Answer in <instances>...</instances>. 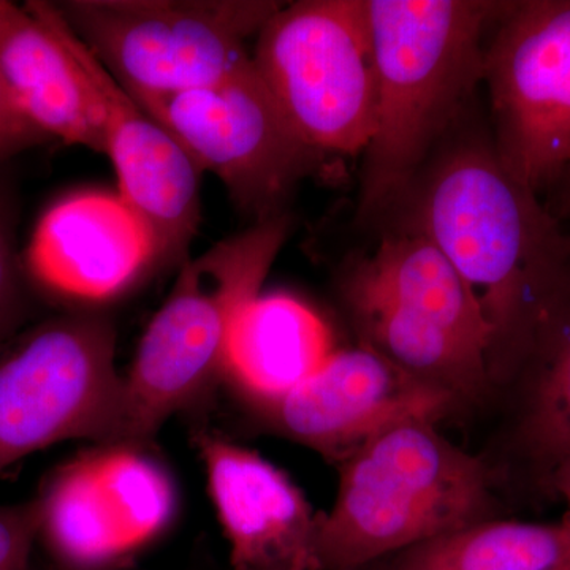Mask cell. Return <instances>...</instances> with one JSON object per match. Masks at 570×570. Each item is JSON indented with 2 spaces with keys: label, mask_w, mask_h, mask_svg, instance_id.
Segmentation results:
<instances>
[{
  "label": "cell",
  "mask_w": 570,
  "mask_h": 570,
  "mask_svg": "<svg viewBox=\"0 0 570 570\" xmlns=\"http://www.w3.org/2000/svg\"><path fill=\"white\" fill-rule=\"evenodd\" d=\"M217 519L230 546L232 570H321V513L287 474L213 431H195Z\"/></svg>",
  "instance_id": "obj_14"
},
{
  "label": "cell",
  "mask_w": 570,
  "mask_h": 570,
  "mask_svg": "<svg viewBox=\"0 0 570 570\" xmlns=\"http://www.w3.org/2000/svg\"><path fill=\"white\" fill-rule=\"evenodd\" d=\"M551 487L560 494L566 504V515L562 521L570 527V459L562 461L550 471Z\"/></svg>",
  "instance_id": "obj_24"
},
{
  "label": "cell",
  "mask_w": 570,
  "mask_h": 570,
  "mask_svg": "<svg viewBox=\"0 0 570 570\" xmlns=\"http://www.w3.org/2000/svg\"><path fill=\"white\" fill-rule=\"evenodd\" d=\"M26 279L9 202L0 194V346L13 335L24 317Z\"/></svg>",
  "instance_id": "obj_21"
},
{
  "label": "cell",
  "mask_w": 570,
  "mask_h": 570,
  "mask_svg": "<svg viewBox=\"0 0 570 570\" xmlns=\"http://www.w3.org/2000/svg\"><path fill=\"white\" fill-rule=\"evenodd\" d=\"M352 570H389V558L387 560L377 561L374 562V564H367L363 566V568Z\"/></svg>",
  "instance_id": "obj_26"
},
{
  "label": "cell",
  "mask_w": 570,
  "mask_h": 570,
  "mask_svg": "<svg viewBox=\"0 0 570 570\" xmlns=\"http://www.w3.org/2000/svg\"><path fill=\"white\" fill-rule=\"evenodd\" d=\"M550 195V204H547L550 212L553 213L562 224H564V220H570V168L564 178L561 179V183L558 184L557 189Z\"/></svg>",
  "instance_id": "obj_25"
},
{
  "label": "cell",
  "mask_w": 570,
  "mask_h": 570,
  "mask_svg": "<svg viewBox=\"0 0 570 570\" xmlns=\"http://www.w3.org/2000/svg\"><path fill=\"white\" fill-rule=\"evenodd\" d=\"M141 445L97 444L48 479L37 498L39 535L62 564L75 570L115 568L174 520V480Z\"/></svg>",
  "instance_id": "obj_10"
},
{
  "label": "cell",
  "mask_w": 570,
  "mask_h": 570,
  "mask_svg": "<svg viewBox=\"0 0 570 570\" xmlns=\"http://www.w3.org/2000/svg\"><path fill=\"white\" fill-rule=\"evenodd\" d=\"M490 135L510 174L542 198L570 168V0H515L487 41Z\"/></svg>",
  "instance_id": "obj_9"
},
{
  "label": "cell",
  "mask_w": 570,
  "mask_h": 570,
  "mask_svg": "<svg viewBox=\"0 0 570 570\" xmlns=\"http://www.w3.org/2000/svg\"><path fill=\"white\" fill-rule=\"evenodd\" d=\"M335 351L317 311L285 292H262L232 330L224 381L250 403H268L313 376Z\"/></svg>",
  "instance_id": "obj_17"
},
{
  "label": "cell",
  "mask_w": 570,
  "mask_h": 570,
  "mask_svg": "<svg viewBox=\"0 0 570 570\" xmlns=\"http://www.w3.org/2000/svg\"><path fill=\"white\" fill-rule=\"evenodd\" d=\"M73 439L129 442L115 326L92 309L43 322L0 358V472Z\"/></svg>",
  "instance_id": "obj_5"
},
{
  "label": "cell",
  "mask_w": 570,
  "mask_h": 570,
  "mask_svg": "<svg viewBox=\"0 0 570 570\" xmlns=\"http://www.w3.org/2000/svg\"><path fill=\"white\" fill-rule=\"evenodd\" d=\"M570 564V527L490 519L389 558V570H553Z\"/></svg>",
  "instance_id": "obj_19"
},
{
  "label": "cell",
  "mask_w": 570,
  "mask_h": 570,
  "mask_svg": "<svg viewBox=\"0 0 570 570\" xmlns=\"http://www.w3.org/2000/svg\"><path fill=\"white\" fill-rule=\"evenodd\" d=\"M510 2L366 0L377 78L376 129L362 154L358 216L411 189L483 82L487 41Z\"/></svg>",
  "instance_id": "obj_2"
},
{
  "label": "cell",
  "mask_w": 570,
  "mask_h": 570,
  "mask_svg": "<svg viewBox=\"0 0 570 570\" xmlns=\"http://www.w3.org/2000/svg\"><path fill=\"white\" fill-rule=\"evenodd\" d=\"M392 209L459 269L491 330V377L519 371L570 281V232L499 159L490 135L450 137Z\"/></svg>",
  "instance_id": "obj_1"
},
{
  "label": "cell",
  "mask_w": 570,
  "mask_h": 570,
  "mask_svg": "<svg viewBox=\"0 0 570 570\" xmlns=\"http://www.w3.org/2000/svg\"><path fill=\"white\" fill-rule=\"evenodd\" d=\"M39 530L37 499L24 504L0 505V570H28Z\"/></svg>",
  "instance_id": "obj_22"
},
{
  "label": "cell",
  "mask_w": 570,
  "mask_h": 570,
  "mask_svg": "<svg viewBox=\"0 0 570 570\" xmlns=\"http://www.w3.org/2000/svg\"><path fill=\"white\" fill-rule=\"evenodd\" d=\"M28 279L52 298L96 309L160 269L148 225L119 194L86 190L51 205L22 254Z\"/></svg>",
  "instance_id": "obj_13"
},
{
  "label": "cell",
  "mask_w": 570,
  "mask_h": 570,
  "mask_svg": "<svg viewBox=\"0 0 570 570\" xmlns=\"http://www.w3.org/2000/svg\"><path fill=\"white\" fill-rule=\"evenodd\" d=\"M71 31L126 92H183L249 66L269 0H66Z\"/></svg>",
  "instance_id": "obj_7"
},
{
  "label": "cell",
  "mask_w": 570,
  "mask_h": 570,
  "mask_svg": "<svg viewBox=\"0 0 570 570\" xmlns=\"http://www.w3.org/2000/svg\"><path fill=\"white\" fill-rule=\"evenodd\" d=\"M73 56L96 100L118 194L148 225L160 269L181 266L202 223L197 170L181 145L135 102L71 31L52 2L26 3Z\"/></svg>",
  "instance_id": "obj_11"
},
{
  "label": "cell",
  "mask_w": 570,
  "mask_h": 570,
  "mask_svg": "<svg viewBox=\"0 0 570 570\" xmlns=\"http://www.w3.org/2000/svg\"><path fill=\"white\" fill-rule=\"evenodd\" d=\"M343 294L360 341L409 376L445 393L455 404L479 400L489 387L493 377L483 348L376 296Z\"/></svg>",
  "instance_id": "obj_18"
},
{
  "label": "cell",
  "mask_w": 570,
  "mask_h": 570,
  "mask_svg": "<svg viewBox=\"0 0 570 570\" xmlns=\"http://www.w3.org/2000/svg\"><path fill=\"white\" fill-rule=\"evenodd\" d=\"M335 505L318 520L321 570H352L493 519L489 466L412 417L337 464Z\"/></svg>",
  "instance_id": "obj_3"
},
{
  "label": "cell",
  "mask_w": 570,
  "mask_h": 570,
  "mask_svg": "<svg viewBox=\"0 0 570 570\" xmlns=\"http://www.w3.org/2000/svg\"><path fill=\"white\" fill-rule=\"evenodd\" d=\"M0 78L51 140L105 154L99 110L73 56L28 7L0 0Z\"/></svg>",
  "instance_id": "obj_15"
},
{
  "label": "cell",
  "mask_w": 570,
  "mask_h": 570,
  "mask_svg": "<svg viewBox=\"0 0 570 570\" xmlns=\"http://www.w3.org/2000/svg\"><path fill=\"white\" fill-rule=\"evenodd\" d=\"M553 570H570V564L562 566V568L553 569Z\"/></svg>",
  "instance_id": "obj_27"
},
{
  "label": "cell",
  "mask_w": 570,
  "mask_h": 570,
  "mask_svg": "<svg viewBox=\"0 0 570 570\" xmlns=\"http://www.w3.org/2000/svg\"><path fill=\"white\" fill-rule=\"evenodd\" d=\"M127 94L254 223L285 213L292 190L325 159L295 132L253 61L205 88Z\"/></svg>",
  "instance_id": "obj_8"
},
{
  "label": "cell",
  "mask_w": 570,
  "mask_h": 570,
  "mask_svg": "<svg viewBox=\"0 0 570 570\" xmlns=\"http://www.w3.org/2000/svg\"><path fill=\"white\" fill-rule=\"evenodd\" d=\"M343 291L376 296L487 352L491 330L459 269L423 232L396 224L348 269Z\"/></svg>",
  "instance_id": "obj_16"
},
{
  "label": "cell",
  "mask_w": 570,
  "mask_h": 570,
  "mask_svg": "<svg viewBox=\"0 0 570 570\" xmlns=\"http://www.w3.org/2000/svg\"><path fill=\"white\" fill-rule=\"evenodd\" d=\"M291 227L287 213L257 220L179 266L126 376L129 442L148 441L223 381L232 330L262 294Z\"/></svg>",
  "instance_id": "obj_4"
},
{
  "label": "cell",
  "mask_w": 570,
  "mask_h": 570,
  "mask_svg": "<svg viewBox=\"0 0 570 570\" xmlns=\"http://www.w3.org/2000/svg\"><path fill=\"white\" fill-rule=\"evenodd\" d=\"M253 62L295 132L324 156H362L376 129L377 78L366 0L281 6Z\"/></svg>",
  "instance_id": "obj_6"
},
{
  "label": "cell",
  "mask_w": 570,
  "mask_h": 570,
  "mask_svg": "<svg viewBox=\"0 0 570 570\" xmlns=\"http://www.w3.org/2000/svg\"><path fill=\"white\" fill-rule=\"evenodd\" d=\"M520 370L527 371L520 441L550 472L570 459V281L543 317Z\"/></svg>",
  "instance_id": "obj_20"
},
{
  "label": "cell",
  "mask_w": 570,
  "mask_h": 570,
  "mask_svg": "<svg viewBox=\"0 0 570 570\" xmlns=\"http://www.w3.org/2000/svg\"><path fill=\"white\" fill-rule=\"evenodd\" d=\"M51 140L11 100L9 91L0 78V160L10 159L26 149Z\"/></svg>",
  "instance_id": "obj_23"
},
{
  "label": "cell",
  "mask_w": 570,
  "mask_h": 570,
  "mask_svg": "<svg viewBox=\"0 0 570 570\" xmlns=\"http://www.w3.org/2000/svg\"><path fill=\"white\" fill-rule=\"evenodd\" d=\"M254 406L266 426L337 466L401 420L439 422L456 404L358 341L336 348L292 392Z\"/></svg>",
  "instance_id": "obj_12"
}]
</instances>
